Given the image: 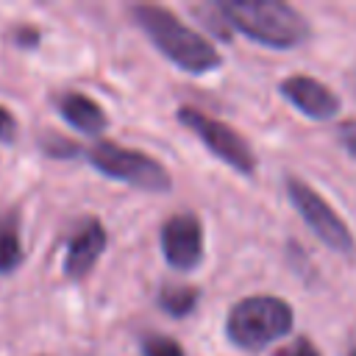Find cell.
Here are the masks:
<instances>
[{
    "mask_svg": "<svg viewBox=\"0 0 356 356\" xmlns=\"http://www.w3.org/2000/svg\"><path fill=\"white\" fill-rule=\"evenodd\" d=\"M197 300H200V292L195 286H172V284H167L159 292V306L170 317H189L195 312Z\"/></svg>",
    "mask_w": 356,
    "mask_h": 356,
    "instance_id": "11",
    "label": "cell"
},
{
    "mask_svg": "<svg viewBox=\"0 0 356 356\" xmlns=\"http://www.w3.org/2000/svg\"><path fill=\"white\" fill-rule=\"evenodd\" d=\"M22 261V242L17 234L14 214L0 222V273H14Z\"/></svg>",
    "mask_w": 356,
    "mask_h": 356,
    "instance_id": "12",
    "label": "cell"
},
{
    "mask_svg": "<svg viewBox=\"0 0 356 356\" xmlns=\"http://www.w3.org/2000/svg\"><path fill=\"white\" fill-rule=\"evenodd\" d=\"M286 197L323 245H328L337 253L353 250V234L348 231L342 217L328 206V200L317 195L309 184H303L300 178H286Z\"/></svg>",
    "mask_w": 356,
    "mask_h": 356,
    "instance_id": "6",
    "label": "cell"
},
{
    "mask_svg": "<svg viewBox=\"0 0 356 356\" xmlns=\"http://www.w3.org/2000/svg\"><path fill=\"white\" fill-rule=\"evenodd\" d=\"M131 17L147 33V39L184 72L200 75L222 64V56L217 53V47L209 39H203L197 31H192L186 22H181L170 8L139 3L131 8Z\"/></svg>",
    "mask_w": 356,
    "mask_h": 356,
    "instance_id": "2",
    "label": "cell"
},
{
    "mask_svg": "<svg viewBox=\"0 0 356 356\" xmlns=\"http://www.w3.org/2000/svg\"><path fill=\"white\" fill-rule=\"evenodd\" d=\"M86 159L103 175L145 192H170L172 186V178L161 161H156L142 150H128L117 142H95L86 150Z\"/></svg>",
    "mask_w": 356,
    "mask_h": 356,
    "instance_id": "4",
    "label": "cell"
},
{
    "mask_svg": "<svg viewBox=\"0 0 356 356\" xmlns=\"http://www.w3.org/2000/svg\"><path fill=\"white\" fill-rule=\"evenodd\" d=\"M108 242L106 228L100 225V220H86L67 245V256H64V275L70 281H81L92 273V267L97 264V259L103 256Z\"/></svg>",
    "mask_w": 356,
    "mask_h": 356,
    "instance_id": "9",
    "label": "cell"
},
{
    "mask_svg": "<svg viewBox=\"0 0 356 356\" xmlns=\"http://www.w3.org/2000/svg\"><path fill=\"white\" fill-rule=\"evenodd\" d=\"M14 134H17V120H14V114H11L6 106H0V139H3V142H11Z\"/></svg>",
    "mask_w": 356,
    "mask_h": 356,
    "instance_id": "17",
    "label": "cell"
},
{
    "mask_svg": "<svg viewBox=\"0 0 356 356\" xmlns=\"http://www.w3.org/2000/svg\"><path fill=\"white\" fill-rule=\"evenodd\" d=\"M339 142L345 145V150L356 159V120H348L339 125Z\"/></svg>",
    "mask_w": 356,
    "mask_h": 356,
    "instance_id": "16",
    "label": "cell"
},
{
    "mask_svg": "<svg viewBox=\"0 0 356 356\" xmlns=\"http://www.w3.org/2000/svg\"><path fill=\"white\" fill-rule=\"evenodd\" d=\"M14 42H17L19 47H22V44H25V47H33V44L39 42V31H36V28L22 25V28H17V31H14Z\"/></svg>",
    "mask_w": 356,
    "mask_h": 356,
    "instance_id": "18",
    "label": "cell"
},
{
    "mask_svg": "<svg viewBox=\"0 0 356 356\" xmlns=\"http://www.w3.org/2000/svg\"><path fill=\"white\" fill-rule=\"evenodd\" d=\"M295 325L292 306L275 295H250L231 306L225 317L228 339L242 350H261L286 337Z\"/></svg>",
    "mask_w": 356,
    "mask_h": 356,
    "instance_id": "3",
    "label": "cell"
},
{
    "mask_svg": "<svg viewBox=\"0 0 356 356\" xmlns=\"http://www.w3.org/2000/svg\"><path fill=\"white\" fill-rule=\"evenodd\" d=\"M161 253L175 270H195L203 261V225L195 214H172L161 225Z\"/></svg>",
    "mask_w": 356,
    "mask_h": 356,
    "instance_id": "7",
    "label": "cell"
},
{
    "mask_svg": "<svg viewBox=\"0 0 356 356\" xmlns=\"http://www.w3.org/2000/svg\"><path fill=\"white\" fill-rule=\"evenodd\" d=\"M175 117H178L181 125H186L189 131H195V136L220 161H225L228 167H234L236 172H245V175H253L256 172V153H253V147L231 125H225L222 120H214L206 111L192 108V106H181L175 111Z\"/></svg>",
    "mask_w": 356,
    "mask_h": 356,
    "instance_id": "5",
    "label": "cell"
},
{
    "mask_svg": "<svg viewBox=\"0 0 356 356\" xmlns=\"http://www.w3.org/2000/svg\"><path fill=\"white\" fill-rule=\"evenodd\" d=\"M275 356H320V350L306 339V337H298L292 345H286V348H281Z\"/></svg>",
    "mask_w": 356,
    "mask_h": 356,
    "instance_id": "15",
    "label": "cell"
},
{
    "mask_svg": "<svg viewBox=\"0 0 356 356\" xmlns=\"http://www.w3.org/2000/svg\"><path fill=\"white\" fill-rule=\"evenodd\" d=\"M58 111H61V117H64L72 128H78V131H83V134H103V131L108 128L106 111H103L100 103H95L89 95L64 92V95L58 97Z\"/></svg>",
    "mask_w": 356,
    "mask_h": 356,
    "instance_id": "10",
    "label": "cell"
},
{
    "mask_svg": "<svg viewBox=\"0 0 356 356\" xmlns=\"http://www.w3.org/2000/svg\"><path fill=\"white\" fill-rule=\"evenodd\" d=\"M39 145H42L44 156H50V159H72L75 153H81V147H78L75 142H70V139H64V136H56V134L44 136Z\"/></svg>",
    "mask_w": 356,
    "mask_h": 356,
    "instance_id": "14",
    "label": "cell"
},
{
    "mask_svg": "<svg viewBox=\"0 0 356 356\" xmlns=\"http://www.w3.org/2000/svg\"><path fill=\"white\" fill-rule=\"evenodd\" d=\"M350 356H356V348H353V350H350Z\"/></svg>",
    "mask_w": 356,
    "mask_h": 356,
    "instance_id": "19",
    "label": "cell"
},
{
    "mask_svg": "<svg viewBox=\"0 0 356 356\" xmlns=\"http://www.w3.org/2000/svg\"><path fill=\"white\" fill-rule=\"evenodd\" d=\"M278 92L286 103H292L300 114L312 120H331L339 111V97L320 81L309 75H289L278 83Z\"/></svg>",
    "mask_w": 356,
    "mask_h": 356,
    "instance_id": "8",
    "label": "cell"
},
{
    "mask_svg": "<svg viewBox=\"0 0 356 356\" xmlns=\"http://www.w3.org/2000/svg\"><path fill=\"white\" fill-rule=\"evenodd\" d=\"M214 11L225 19L228 28L264 47L289 50L309 39L306 17L281 0H225L217 3Z\"/></svg>",
    "mask_w": 356,
    "mask_h": 356,
    "instance_id": "1",
    "label": "cell"
},
{
    "mask_svg": "<svg viewBox=\"0 0 356 356\" xmlns=\"http://www.w3.org/2000/svg\"><path fill=\"white\" fill-rule=\"evenodd\" d=\"M142 356H184V348L172 337L150 334L142 339Z\"/></svg>",
    "mask_w": 356,
    "mask_h": 356,
    "instance_id": "13",
    "label": "cell"
}]
</instances>
